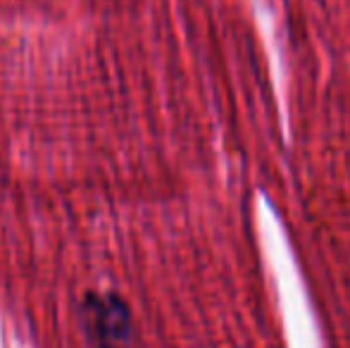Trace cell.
Returning a JSON list of instances; mask_svg holds the SVG:
<instances>
[{"label":"cell","instance_id":"obj_1","mask_svg":"<svg viewBox=\"0 0 350 348\" xmlns=\"http://www.w3.org/2000/svg\"><path fill=\"white\" fill-rule=\"evenodd\" d=\"M81 317L96 348H134V317L117 293H86Z\"/></svg>","mask_w":350,"mask_h":348}]
</instances>
